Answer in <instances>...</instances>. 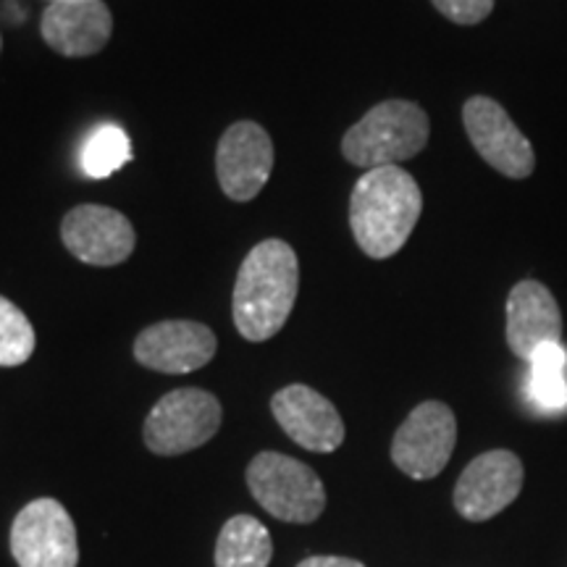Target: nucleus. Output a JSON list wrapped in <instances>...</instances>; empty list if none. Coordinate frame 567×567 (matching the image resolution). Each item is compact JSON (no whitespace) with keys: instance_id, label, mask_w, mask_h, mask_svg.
<instances>
[{"instance_id":"obj_1","label":"nucleus","mask_w":567,"mask_h":567,"mask_svg":"<svg viewBox=\"0 0 567 567\" xmlns=\"http://www.w3.org/2000/svg\"><path fill=\"white\" fill-rule=\"evenodd\" d=\"M300 289V260L284 239H264L247 252L231 297L234 326L247 342L279 334Z\"/></svg>"},{"instance_id":"obj_2","label":"nucleus","mask_w":567,"mask_h":567,"mask_svg":"<svg viewBox=\"0 0 567 567\" xmlns=\"http://www.w3.org/2000/svg\"><path fill=\"white\" fill-rule=\"evenodd\" d=\"M423 213V195L402 166L371 168L354 182L350 229L368 258L386 260L408 245Z\"/></svg>"},{"instance_id":"obj_3","label":"nucleus","mask_w":567,"mask_h":567,"mask_svg":"<svg viewBox=\"0 0 567 567\" xmlns=\"http://www.w3.org/2000/svg\"><path fill=\"white\" fill-rule=\"evenodd\" d=\"M429 113L413 101H384L350 126L342 140V155L352 166L384 168L415 158L429 145Z\"/></svg>"},{"instance_id":"obj_4","label":"nucleus","mask_w":567,"mask_h":567,"mask_svg":"<svg viewBox=\"0 0 567 567\" xmlns=\"http://www.w3.org/2000/svg\"><path fill=\"white\" fill-rule=\"evenodd\" d=\"M247 486L255 502L284 523H313L326 509V488L318 473L281 452L255 455L247 467Z\"/></svg>"},{"instance_id":"obj_5","label":"nucleus","mask_w":567,"mask_h":567,"mask_svg":"<svg viewBox=\"0 0 567 567\" xmlns=\"http://www.w3.org/2000/svg\"><path fill=\"white\" fill-rule=\"evenodd\" d=\"M221 402L210 392L195 386L174 389L155 402L145 417L142 439L155 455L174 457L208 444L221 429Z\"/></svg>"},{"instance_id":"obj_6","label":"nucleus","mask_w":567,"mask_h":567,"mask_svg":"<svg viewBox=\"0 0 567 567\" xmlns=\"http://www.w3.org/2000/svg\"><path fill=\"white\" fill-rule=\"evenodd\" d=\"M11 555L19 567H76L80 542L69 509L59 499H34L13 517Z\"/></svg>"},{"instance_id":"obj_7","label":"nucleus","mask_w":567,"mask_h":567,"mask_svg":"<svg viewBox=\"0 0 567 567\" xmlns=\"http://www.w3.org/2000/svg\"><path fill=\"white\" fill-rule=\"evenodd\" d=\"M457 444V417L450 405L421 402L392 439V460L415 481L436 478L450 463Z\"/></svg>"},{"instance_id":"obj_8","label":"nucleus","mask_w":567,"mask_h":567,"mask_svg":"<svg viewBox=\"0 0 567 567\" xmlns=\"http://www.w3.org/2000/svg\"><path fill=\"white\" fill-rule=\"evenodd\" d=\"M467 140L494 172L507 179H528L536 168V153L530 140L517 130L509 113L486 95L471 97L463 105Z\"/></svg>"},{"instance_id":"obj_9","label":"nucleus","mask_w":567,"mask_h":567,"mask_svg":"<svg viewBox=\"0 0 567 567\" xmlns=\"http://www.w3.org/2000/svg\"><path fill=\"white\" fill-rule=\"evenodd\" d=\"M523 460L509 450H492L471 460L455 486V509L471 523H486L507 509L523 492Z\"/></svg>"},{"instance_id":"obj_10","label":"nucleus","mask_w":567,"mask_h":567,"mask_svg":"<svg viewBox=\"0 0 567 567\" xmlns=\"http://www.w3.org/2000/svg\"><path fill=\"white\" fill-rule=\"evenodd\" d=\"M61 239L76 260L97 268L124 264L137 245L130 218L109 205H76L69 210L61 221Z\"/></svg>"},{"instance_id":"obj_11","label":"nucleus","mask_w":567,"mask_h":567,"mask_svg":"<svg viewBox=\"0 0 567 567\" xmlns=\"http://www.w3.org/2000/svg\"><path fill=\"white\" fill-rule=\"evenodd\" d=\"M274 168V142L255 122H237L216 147V176L234 203H250L266 187Z\"/></svg>"},{"instance_id":"obj_12","label":"nucleus","mask_w":567,"mask_h":567,"mask_svg":"<svg viewBox=\"0 0 567 567\" xmlns=\"http://www.w3.org/2000/svg\"><path fill=\"white\" fill-rule=\"evenodd\" d=\"M218 350V339L205 323L161 321L147 326L134 339V360L158 373H193L208 365Z\"/></svg>"},{"instance_id":"obj_13","label":"nucleus","mask_w":567,"mask_h":567,"mask_svg":"<svg viewBox=\"0 0 567 567\" xmlns=\"http://www.w3.org/2000/svg\"><path fill=\"white\" fill-rule=\"evenodd\" d=\"M271 413L284 434L308 452L329 455L344 442V421L334 402L305 384H292L276 392Z\"/></svg>"},{"instance_id":"obj_14","label":"nucleus","mask_w":567,"mask_h":567,"mask_svg":"<svg viewBox=\"0 0 567 567\" xmlns=\"http://www.w3.org/2000/svg\"><path fill=\"white\" fill-rule=\"evenodd\" d=\"M507 344L520 360H530L544 344H563V313L542 281L526 279L509 289Z\"/></svg>"},{"instance_id":"obj_15","label":"nucleus","mask_w":567,"mask_h":567,"mask_svg":"<svg viewBox=\"0 0 567 567\" xmlns=\"http://www.w3.org/2000/svg\"><path fill=\"white\" fill-rule=\"evenodd\" d=\"M42 40L63 59H87L109 45L113 13L103 0L51 3L40 19Z\"/></svg>"},{"instance_id":"obj_16","label":"nucleus","mask_w":567,"mask_h":567,"mask_svg":"<svg viewBox=\"0 0 567 567\" xmlns=\"http://www.w3.org/2000/svg\"><path fill=\"white\" fill-rule=\"evenodd\" d=\"M274 557L271 534L258 517L234 515L216 542V567H268Z\"/></svg>"},{"instance_id":"obj_17","label":"nucleus","mask_w":567,"mask_h":567,"mask_svg":"<svg viewBox=\"0 0 567 567\" xmlns=\"http://www.w3.org/2000/svg\"><path fill=\"white\" fill-rule=\"evenodd\" d=\"M528 379V396L536 408L557 410L567 408V350L563 344H544L534 352Z\"/></svg>"},{"instance_id":"obj_18","label":"nucleus","mask_w":567,"mask_h":567,"mask_svg":"<svg viewBox=\"0 0 567 567\" xmlns=\"http://www.w3.org/2000/svg\"><path fill=\"white\" fill-rule=\"evenodd\" d=\"M132 161V142L118 124H101L84 140L80 168L90 179H105Z\"/></svg>"},{"instance_id":"obj_19","label":"nucleus","mask_w":567,"mask_h":567,"mask_svg":"<svg viewBox=\"0 0 567 567\" xmlns=\"http://www.w3.org/2000/svg\"><path fill=\"white\" fill-rule=\"evenodd\" d=\"M34 344H38V337H34L30 318L0 295V368L24 365L32 358Z\"/></svg>"},{"instance_id":"obj_20","label":"nucleus","mask_w":567,"mask_h":567,"mask_svg":"<svg viewBox=\"0 0 567 567\" xmlns=\"http://www.w3.org/2000/svg\"><path fill=\"white\" fill-rule=\"evenodd\" d=\"M431 3L444 19L460 27L481 24L494 11V0H431Z\"/></svg>"},{"instance_id":"obj_21","label":"nucleus","mask_w":567,"mask_h":567,"mask_svg":"<svg viewBox=\"0 0 567 567\" xmlns=\"http://www.w3.org/2000/svg\"><path fill=\"white\" fill-rule=\"evenodd\" d=\"M297 567H365L360 559H350V557H329V555H318V557H308L302 559Z\"/></svg>"},{"instance_id":"obj_22","label":"nucleus","mask_w":567,"mask_h":567,"mask_svg":"<svg viewBox=\"0 0 567 567\" xmlns=\"http://www.w3.org/2000/svg\"><path fill=\"white\" fill-rule=\"evenodd\" d=\"M48 3H92V0H48Z\"/></svg>"},{"instance_id":"obj_23","label":"nucleus","mask_w":567,"mask_h":567,"mask_svg":"<svg viewBox=\"0 0 567 567\" xmlns=\"http://www.w3.org/2000/svg\"><path fill=\"white\" fill-rule=\"evenodd\" d=\"M0 48H3V38H0Z\"/></svg>"}]
</instances>
